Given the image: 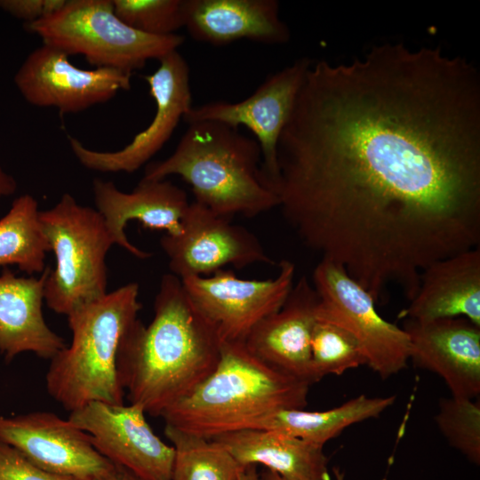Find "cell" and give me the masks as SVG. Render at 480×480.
Instances as JSON below:
<instances>
[{
    "label": "cell",
    "instance_id": "19",
    "mask_svg": "<svg viewBox=\"0 0 480 480\" xmlns=\"http://www.w3.org/2000/svg\"><path fill=\"white\" fill-rule=\"evenodd\" d=\"M184 27L195 40L212 45L242 39L281 44L291 37L276 0H184Z\"/></svg>",
    "mask_w": 480,
    "mask_h": 480
},
{
    "label": "cell",
    "instance_id": "7",
    "mask_svg": "<svg viewBox=\"0 0 480 480\" xmlns=\"http://www.w3.org/2000/svg\"><path fill=\"white\" fill-rule=\"evenodd\" d=\"M26 25L43 44L68 56L80 54L96 68L131 74L184 43L178 34L152 36L131 28L116 15L113 0H67L54 13Z\"/></svg>",
    "mask_w": 480,
    "mask_h": 480
},
{
    "label": "cell",
    "instance_id": "22",
    "mask_svg": "<svg viewBox=\"0 0 480 480\" xmlns=\"http://www.w3.org/2000/svg\"><path fill=\"white\" fill-rule=\"evenodd\" d=\"M212 440L243 467L260 464L285 480H331L324 446L286 433L246 428Z\"/></svg>",
    "mask_w": 480,
    "mask_h": 480
},
{
    "label": "cell",
    "instance_id": "29",
    "mask_svg": "<svg viewBox=\"0 0 480 480\" xmlns=\"http://www.w3.org/2000/svg\"><path fill=\"white\" fill-rule=\"evenodd\" d=\"M0 480H83L45 471L0 441Z\"/></svg>",
    "mask_w": 480,
    "mask_h": 480
},
{
    "label": "cell",
    "instance_id": "3",
    "mask_svg": "<svg viewBox=\"0 0 480 480\" xmlns=\"http://www.w3.org/2000/svg\"><path fill=\"white\" fill-rule=\"evenodd\" d=\"M175 150L147 166L142 179L178 175L190 185L195 201L226 218L255 217L278 207L279 199L261 170L255 139L214 121L188 124Z\"/></svg>",
    "mask_w": 480,
    "mask_h": 480
},
{
    "label": "cell",
    "instance_id": "1",
    "mask_svg": "<svg viewBox=\"0 0 480 480\" xmlns=\"http://www.w3.org/2000/svg\"><path fill=\"white\" fill-rule=\"evenodd\" d=\"M276 159L285 220L375 301L480 247V72L439 46L311 61Z\"/></svg>",
    "mask_w": 480,
    "mask_h": 480
},
{
    "label": "cell",
    "instance_id": "14",
    "mask_svg": "<svg viewBox=\"0 0 480 480\" xmlns=\"http://www.w3.org/2000/svg\"><path fill=\"white\" fill-rule=\"evenodd\" d=\"M132 75L111 68H80L66 52L43 44L28 55L14 83L31 105L76 113L130 90Z\"/></svg>",
    "mask_w": 480,
    "mask_h": 480
},
{
    "label": "cell",
    "instance_id": "25",
    "mask_svg": "<svg viewBox=\"0 0 480 480\" xmlns=\"http://www.w3.org/2000/svg\"><path fill=\"white\" fill-rule=\"evenodd\" d=\"M174 449L172 480H239L244 467L219 443L165 424Z\"/></svg>",
    "mask_w": 480,
    "mask_h": 480
},
{
    "label": "cell",
    "instance_id": "18",
    "mask_svg": "<svg viewBox=\"0 0 480 480\" xmlns=\"http://www.w3.org/2000/svg\"><path fill=\"white\" fill-rule=\"evenodd\" d=\"M92 191L96 210L104 220L115 244L142 260L150 257L151 253L128 240L125 235L128 221L138 220L146 228L177 236L181 232L182 221L190 204L186 192L165 179H141L131 193L122 192L112 181L94 179Z\"/></svg>",
    "mask_w": 480,
    "mask_h": 480
},
{
    "label": "cell",
    "instance_id": "28",
    "mask_svg": "<svg viewBox=\"0 0 480 480\" xmlns=\"http://www.w3.org/2000/svg\"><path fill=\"white\" fill-rule=\"evenodd\" d=\"M116 15L131 28L169 36L184 27V0H113Z\"/></svg>",
    "mask_w": 480,
    "mask_h": 480
},
{
    "label": "cell",
    "instance_id": "13",
    "mask_svg": "<svg viewBox=\"0 0 480 480\" xmlns=\"http://www.w3.org/2000/svg\"><path fill=\"white\" fill-rule=\"evenodd\" d=\"M311 61L308 58H301L268 76L256 91L243 100H214L192 107L183 120L187 124L214 121L236 129L239 126L247 127L260 145L261 170L275 190L278 177V140Z\"/></svg>",
    "mask_w": 480,
    "mask_h": 480
},
{
    "label": "cell",
    "instance_id": "16",
    "mask_svg": "<svg viewBox=\"0 0 480 480\" xmlns=\"http://www.w3.org/2000/svg\"><path fill=\"white\" fill-rule=\"evenodd\" d=\"M403 330L410 341V360L441 377L452 396L476 399L480 394V326L465 317L416 321Z\"/></svg>",
    "mask_w": 480,
    "mask_h": 480
},
{
    "label": "cell",
    "instance_id": "20",
    "mask_svg": "<svg viewBox=\"0 0 480 480\" xmlns=\"http://www.w3.org/2000/svg\"><path fill=\"white\" fill-rule=\"evenodd\" d=\"M51 268L40 277L17 276L8 268L0 275V353L7 361L31 352L51 359L66 347L64 339L43 315L44 284Z\"/></svg>",
    "mask_w": 480,
    "mask_h": 480
},
{
    "label": "cell",
    "instance_id": "27",
    "mask_svg": "<svg viewBox=\"0 0 480 480\" xmlns=\"http://www.w3.org/2000/svg\"><path fill=\"white\" fill-rule=\"evenodd\" d=\"M435 421L452 447L469 462L480 464L479 398L441 397Z\"/></svg>",
    "mask_w": 480,
    "mask_h": 480
},
{
    "label": "cell",
    "instance_id": "33",
    "mask_svg": "<svg viewBox=\"0 0 480 480\" xmlns=\"http://www.w3.org/2000/svg\"><path fill=\"white\" fill-rule=\"evenodd\" d=\"M239 480H260L257 465H248L240 473Z\"/></svg>",
    "mask_w": 480,
    "mask_h": 480
},
{
    "label": "cell",
    "instance_id": "9",
    "mask_svg": "<svg viewBox=\"0 0 480 480\" xmlns=\"http://www.w3.org/2000/svg\"><path fill=\"white\" fill-rule=\"evenodd\" d=\"M294 275V264L283 260L277 276L272 279H242L223 268L208 276L180 280L222 343L244 342L261 320L282 308L292 289Z\"/></svg>",
    "mask_w": 480,
    "mask_h": 480
},
{
    "label": "cell",
    "instance_id": "12",
    "mask_svg": "<svg viewBox=\"0 0 480 480\" xmlns=\"http://www.w3.org/2000/svg\"><path fill=\"white\" fill-rule=\"evenodd\" d=\"M160 244L172 274L180 279L208 276L228 265L243 268L275 263L253 233L196 201L189 204L181 232L164 234Z\"/></svg>",
    "mask_w": 480,
    "mask_h": 480
},
{
    "label": "cell",
    "instance_id": "2",
    "mask_svg": "<svg viewBox=\"0 0 480 480\" xmlns=\"http://www.w3.org/2000/svg\"><path fill=\"white\" fill-rule=\"evenodd\" d=\"M222 342L173 274L162 276L154 316L136 319L119 347L117 371L130 404L160 416L215 369Z\"/></svg>",
    "mask_w": 480,
    "mask_h": 480
},
{
    "label": "cell",
    "instance_id": "23",
    "mask_svg": "<svg viewBox=\"0 0 480 480\" xmlns=\"http://www.w3.org/2000/svg\"><path fill=\"white\" fill-rule=\"evenodd\" d=\"M395 401V396L360 395L326 411L282 409L266 415L250 428L280 431L324 446L351 425L379 417Z\"/></svg>",
    "mask_w": 480,
    "mask_h": 480
},
{
    "label": "cell",
    "instance_id": "31",
    "mask_svg": "<svg viewBox=\"0 0 480 480\" xmlns=\"http://www.w3.org/2000/svg\"><path fill=\"white\" fill-rule=\"evenodd\" d=\"M17 189L15 179L5 172L0 164V198L11 196Z\"/></svg>",
    "mask_w": 480,
    "mask_h": 480
},
{
    "label": "cell",
    "instance_id": "5",
    "mask_svg": "<svg viewBox=\"0 0 480 480\" xmlns=\"http://www.w3.org/2000/svg\"><path fill=\"white\" fill-rule=\"evenodd\" d=\"M138 297V284L129 283L67 316L71 343L51 358L45 375L47 392L67 411L92 402L124 404L117 356L141 308Z\"/></svg>",
    "mask_w": 480,
    "mask_h": 480
},
{
    "label": "cell",
    "instance_id": "15",
    "mask_svg": "<svg viewBox=\"0 0 480 480\" xmlns=\"http://www.w3.org/2000/svg\"><path fill=\"white\" fill-rule=\"evenodd\" d=\"M0 441L54 474L96 480L115 468L94 448L87 433L51 412L0 416Z\"/></svg>",
    "mask_w": 480,
    "mask_h": 480
},
{
    "label": "cell",
    "instance_id": "34",
    "mask_svg": "<svg viewBox=\"0 0 480 480\" xmlns=\"http://www.w3.org/2000/svg\"><path fill=\"white\" fill-rule=\"evenodd\" d=\"M335 476L337 477V480H343V476L337 469H335ZM260 476V480H285L277 473L270 471L268 469L263 470Z\"/></svg>",
    "mask_w": 480,
    "mask_h": 480
},
{
    "label": "cell",
    "instance_id": "21",
    "mask_svg": "<svg viewBox=\"0 0 480 480\" xmlns=\"http://www.w3.org/2000/svg\"><path fill=\"white\" fill-rule=\"evenodd\" d=\"M402 316L416 321L465 317L480 326V247L429 264Z\"/></svg>",
    "mask_w": 480,
    "mask_h": 480
},
{
    "label": "cell",
    "instance_id": "17",
    "mask_svg": "<svg viewBox=\"0 0 480 480\" xmlns=\"http://www.w3.org/2000/svg\"><path fill=\"white\" fill-rule=\"evenodd\" d=\"M317 302L312 284L301 276L282 308L251 331L244 346L274 369L309 386L316 383L311 362V337Z\"/></svg>",
    "mask_w": 480,
    "mask_h": 480
},
{
    "label": "cell",
    "instance_id": "10",
    "mask_svg": "<svg viewBox=\"0 0 480 480\" xmlns=\"http://www.w3.org/2000/svg\"><path fill=\"white\" fill-rule=\"evenodd\" d=\"M144 79L155 100L156 112L148 127L129 144L117 151H97L68 137L73 154L85 168L102 172L137 171L164 147L193 107L189 67L178 51L161 58L156 70Z\"/></svg>",
    "mask_w": 480,
    "mask_h": 480
},
{
    "label": "cell",
    "instance_id": "30",
    "mask_svg": "<svg viewBox=\"0 0 480 480\" xmlns=\"http://www.w3.org/2000/svg\"><path fill=\"white\" fill-rule=\"evenodd\" d=\"M67 0H0V9L29 24L60 10Z\"/></svg>",
    "mask_w": 480,
    "mask_h": 480
},
{
    "label": "cell",
    "instance_id": "6",
    "mask_svg": "<svg viewBox=\"0 0 480 480\" xmlns=\"http://www.w3.org/2000/svg\"><path fill=\"white\" fill-rule=\"evenodd\" d=\"M39 220L56 261L44 284L48 308L68 316L105 296L106 256L115 243L99 212L66 193Z\"/></svg>",
    "mask_w": 480,
    "mask_h": 480
},
{
    "label": "cell",
    "instance_id": "26",
    "mask_svg": "<svg viewBox=\"0 0 480 480\" xmlns=\"http://www.w3.org/2000/svg\"><path fill=\"white\" fill-rule=\"evenodd\" d=\"M311 362L317 382L326 375H341L366 364L359 344L350 333L317 317L311 337Z\"/></svg>",
    "mask_w": 480,
    "mask_h": 480
},
{
    "label": "cell",
    "instance_id": "4",
    "mask_svg": "<svg viewBox=\"0 0 480 480\" xmlns=\"http://www.w3.org/2000/svg\"><path fill=\"white\" fill-rule=\"evenodd\" d=\"M308 388L260 360L244 342H223L215 369L161 417L165 424L212 439L250 428L278 410L303 409Z\"/></svg>",
    "mask_w": 480,
    "mask_h": 480
},
{
    "label": "cell",
    "instance_id": "24",
    "mask_svg": "<svg viewBox=\"0 0 480 480\" xmlns=\"http://www.w3.org/2000/svg\"><path fill=\"white\" fill-rule=\"evenodd\" d=\"M37 201L24 194L0 219V268L14 265L29 276L45 269L50 244L39 220Z\"/></svg>",
    "mask_w": 480,
    "mask_h": 480
},
{
    "label": "cell",
    "instance_id": "32",
    "mask_svg": "<svg viewBox=\"0 0 480 480\" xmlns=\"http://www.w3.org/2000/svg\"><path fill=\"white\" fill-rule=\"evenodd\" d=\"M96 480H143L127 469L115 466L114 469L106 476Z\"/></svg>",
    "mask_w": 480,
    "mask_h": 480
},
{
    "label": "cell",
    "instance_id": "11",
    "mask_svg": "<svg viewBox=\"0 0 480 480\" xmlns=\"http://www.w3.org/2000/svg\"><path fill=\"white\" fill-rule=\"evenodd\" d=\"M145 414L135 404L92 402L71 412L68 420L115 466L143 480H172L174 449L154 433Z\"/></svg>",
    "mask_w": 480,
    "mask_h": 480
},
{
    "label": "cell",
    "instance_id": "8",
    "mask_svg": "<svg viewBox=\"0 0 480 480\" xmlns=\"http://www.w3.org/2000/svg\"><path fill=\"white\" fill-rule=\"evenodd\" d=\"M312 285L317 294L316 317L350 333L359 344L368 365L381 379L407 367L410 341L403 328L384 319L376 302L340 265L321 259L314 269Z\"/></svg>",
    "mask_w": 480,
    "mask_h": 480
}]
</instances>
